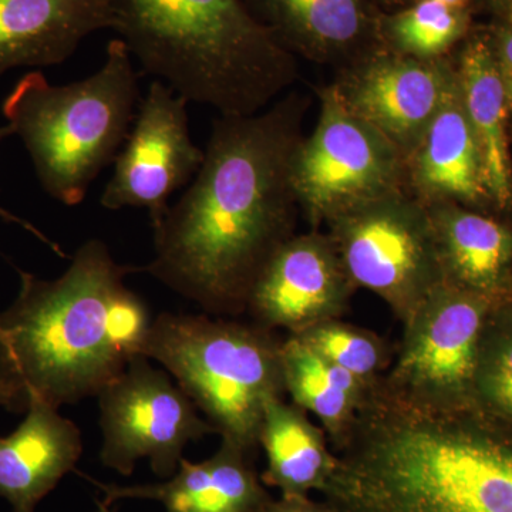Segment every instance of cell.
I'll return each instance as SVG.
<instances>
[{
    "mask_svg": "<svg viewBox=\"0 0 512 512\" xmlns=\"http://www.w3.org/2000/svg\"><path fill=\"white\" fill-rule=\"evenodd\" d=\"M309 100L289 92L252 116H220L190 187L154 228L141 268L211 316L247 311L256 279L295 235L292 163Z\"/></svg>",
    "mask_w": 512,
    "mask_h": 512,
    "instance_id": "obj_1",
    "label": "cell"
},
{
    "mask_svg": "<svg viewBox=\"0 0 512 512\" xmlns=\"http://www.w3.org/2000/svg\"><path fill=\"white\" fill-rule=\"evenodd\" d=\"M332 450V512H512V430L476 406H423L377 379Z\"/></svg>",
    "mask_w": 512,
    "mask_h": 512,
    "instance_id": "obj_2",
    "label": "cell"
},
{
    "mask_svg": "<svg viewBox=\"0 0 512 512\" xmlns=\"http://www.w3.org/2000/svg\"><path fill=\"white\" fill-rule=\"evenodd\" d=\"M136 271L100 239L84 242L55 281L18 271V298L0 312V396L8 412L97 397L143 355L154 319L126 285Z\"/></svg>",
    "mask_w": 512,
    "mask_h": 512,
    "instance_id": "obj_3",
    "label": "cell"
},
{
    "mask_svg": "<svg viewBox=\"0 0 512 512\" xmlns=\"http://www.w3.org/2000/svg\"><path fill=\"white\" fill-rule=\"evenodd\" d=\"M131 57L188 103L252 116L299 79L296 57L242 0H114Z\"/></svg>",
    "mask_w": 512,
    "mask_h": 512,
    "instance_id": "obj_4",
    "label": "cell"
},
{
    "mask_svg": "<svg viewBox=\"0 0 512 512\" xmlns=\"http://www.w3.org/2000/svg\"><path fill=\"white\" fill-rule=\"evenodd\" d=\"M133 57L110 40L92 76L52 86L29 72L3 101V116L22 138L43 190L67 207L82 204L93 181L116 160L140 106Z\"/></svg>",
    "mask_w": 512,
    "mask_h": 512,
    "instance_id": "obj_5",
    "label": "cell"
},
{
    "mask_svg": "<svg viewBox=\"0 0 512 512\" xmlns=\"http://www.w3.org/2000/svg\"><path fill=\"white\" fill-rule=\"evenodd\" d=\"M282 342L254 322L161 313L143 355L174 376L222 440L254 454L266 406L286 394Z\"/></svg>",
    "mask_w": 512,
    "mask_h": 512,
    "instance_id": "obj_6",
    "label": "cell"
},
{
    "mask_svg": "<svg viewBox=\"0 0 512 512\" xmlns=\"http://www.w3.org/2000/svg\"><path fill=\"white\" fill-rule=\"evenodd\" d=\"M326 227L356 288L379 296L402 323L444 284L429 208L407 190L356 205Z\"/></svg>",
    "mask_w": 512,
    "mask_h": 512,
    "instance_id": "obj_7",
    "label": "cell"
},
{
    "mask_svg": "<svg viewBox=\"0 0 512 512\" xmlns=\"http://www.w3.org/2000/svg\"><path fill=\"white\" fill-rule=\"evenodd\" d=\"M319 100L316 126L292 163L296 200L311 229L363 202L407 190L402 151L350 113L332 84L320 90Z\"/></svg>",
    "mask_w": 512,
    "mask_h": 512,
    "instance_id": "obj_8",
    "label": "cell"
},
{
    "mask_svg": "<svg viewBox=\"0 0 512 512\" xmlns=\"http://www.w3.org/2000/svg\"><path fill=\"white\" fill-rule=\"evenodd\" d=\"M497 299L444 282L403 323L390 392L437 409L474 406L473 380L485 320Z\"/></svg>",
    "mask_w": 512,
    "mask_h": 512,
    "instance_id": "obj_9",
    "label": "cell"
},
{
    "mask_svg": "<svg viewBox=\"0 0 512 512\" xmlns=\"http://www.w3.org/2000/svg\"><path fill=\"white\" fill-rule=\"evenodd\" d=\"M97 399L100 460L121 476H130L137 461L148 458L158 477H173L185 446L215 433L184 390L144 355L131 360Z\"/></svg>",
    "mask_w": 512,
    "mask_h": 512,
    "instance_id": "obj_10",
    "label": "cell"
},
{
    "mask_svg": "<svg viewBox=\"0 0 512 512\" xmlns=\"http://www.w3.org/2000/svg\"><path fill=\"white\" fill-rule=\"evenodd\" d=\"M187 106L167 84L150 83L101 195L104 208H141L153 228L160 225L171 195L192 181L204 161L205 151L190 136Z\"/></svg>",
    "mask_w": 512,
    "mask_h": 512,
    "instance_id": "obj_11",
    "label": "cell"
},
{
    "mask_svg": "<svg viewBox=\"0 0 512 512\" xmlns=\"http://www.w3.org/2000/svg\"><path fill=\"white\" fill-rule=\"evenodd\" d=\"M456 76L447 57L421 60L373 46L346 64L332 86L357 119L410 156Z\"/></svg>",
    "mask_w": 512,
    "mask_h": 512,
    "instance_id": "obj_12",
    "label": "cell"
},
{
    "mask_svg": "<svg viewBox=\"0 0 512 512\" xmlns=\"http://www.w3.org/2000/svg\"><path fill=\"white\" fill-rule=\"evenodd\" d=\"M356 291L328 232L311 229L293 235L269 259L245 312L262 328L298 335L342 318Z\"/></svg>",
    "mask_w": 512,
    "mask_h": 512,
    "instance_id": "obj_13",
    "label": "cell"
},
{
    "mask_svg": "<svg viewBox=\"0 0 512 512\" xmlns=\"http://www.w3.org/2000/svg\"><path fill=\"white\" fill-rule=\"evenodd\" d=\"M293 56L348 64L379 45L372 0H242Z\"/></svg>",
    "mask_w": 512,
    "mask_h": 512,
    "instance_id": "obj_14",
    "label": "cell"
},
{
    "mask_svg": "<svg viewBox=\"0 0 512 512\" xmlns=\"http://www.w3.org/2000/svg\"><path fill=\"white\" fill-rule=\"evenodd\" d=\"M252 456L222 440L217 453L202 463L181 458L177 473L164 483L123 487L84 478L103 493L99 501L107 507L136 498L158 501L165 512H261L272 497L256 474Z\"/></svg>",
    "mask_w": 512,
    "mask_h": 512,
    "instance_id": "obj_15",
    "label": "cell"
},
{
    "mask_svg": "<svg viewBox=\"0 0 512 512\" xmlns=\"http://www.w3.org/2000/svg\"><path fill=\"white\" fill-rule=\"evenodd\" d=\"M406 188L424 205L451 202L466 207L490 200L480 148L468 123L457 76L407 157Z\"/></svg>",
    "mask_w": 512,
    "mask_h": 512,
    "instance_id": "obj_16",
    "label": "cell"
},
{
    "mask_svg": "<svg viewBox=\"0 0 512 512\" xmlns=\"http://www.w3.org/2000/svg\"><path fill=\"white\" fill-rule=\"evenodd\" d=\"M113 26L114 0H0V77L63 63L84 37Z\"/></svg>",
    "mask_w": 512,
    "mask_h": 512,
    "instance_id": "obj_17",
    "label": "cell"
},
{
    "mask_svg": "<svg viewBox=\"0 0 512 512\" xmlns=\"http://www.w3.org/2000/svg\"><path fill=\"white\" fill-rule=\"evenodd\" d=\"M82 453L79 427L59 409L33 403L18 429L0 437V495L13 512H35Z\"/></svg>",
    "mask_w": 512,
    "mask_h": 512,
    "instance_id": "obj_18",
    "label": "cell"
},
{
    "mask_svg": "<svg viewBox=\"0 0 512 512\" xmlns=\"http://www.w3.org/2000/svg\"><path fill=\"white\" fill-rule=\"evenodd\" d=\"M427 208L444 282L488 298L510 296L511 229L463 205L443 202Z\"/></svg>",
    "mask_w": 512,
    "mask_h": 512,
    "instance_id": "obj_19",
    "label": "cell"
},
{
    "mask_svg": "<svg viewBox=\"0 0 512 512\" xmlns=\"http://www.w3.org/2000/svg\"><path fill=\"white\" fill-rule=\"evenodd\" d=\"M454 67L468 123L480 148L488 195L498 207H508L512 201L507 140L510 109L490 36L471 37Z\"/></svg>",
    "mask_w": 512,
    "mask_h": 512,
    "instance_id": "obj_20",
    "label": "cell"
},
{
    "mask_svg": "<svg viewBox=\"0 0 512 512\" xmlns=\"http://www.w3.org/2000/svg\"><path fill=\"white\" fill-rule=\"evenodd\" d=\"M259 446L266 456L262 481L279 488L282 495L319 493L335 470L336 456L325 430L285 399L266 406Z\"/></svg>",
    "mask_w": 512,
    "mask_h": 512,
    "instance_id": "obj_21",
    "label": "cell"
},
{
    "mask_svg": "<svg viewBox=\"0 0 512 512\" xmlns=\"http://www.w3.org/2000/svg\"><path fill=\"white\" fill-rule=\"evenodd\" d=\"M286 394L292 403L319 421L335 448L355 423L372 384L323 359L296 336L282 342Z\"/></svg>",
    "mask_w": 512,
    "mask_h": 512,
    "instance_id": "obj_22",
    "label": "cell"
},
{
    "mask_svg": "<svg viewBox=\"0 0 512 512\" xmlns=\"http://www.w3.org/2000/svg\"><path fill=\"white\" fill-rule=\"evenodd\" d=\"M467 28L466 9L436 0H416L406 8L380 15L379 43L416 59H444Z\"/></svg>",
    "mask_w": 512,
    "mask_h": 512,
    "instance_id": "obj_23",
    "label": "cell"
},
{
    "mask_svg": "<svg viewBox=\"0 0 512 512\" xmlns=\"http://www.w3.org/2000/svg\"><path fill=\"white\" fill-rule=\"evenodd\" d=\"M473 403L512 430V296L497 299L481 333Z\"/></svg>",
    "mask_w": 512,
    "mask_h": 512,
    "instance_id": "obj_24",
    "label": "cell"
},
{
    "mask_svg": "<svg viewBox=\"0 0 512 512\" xmlns=\"http://www.w3.org/2000/svg\"><path fill=\"white\" fill-rule=\"evenodd\" d=\"M293 336L305 342L323 359L342 367L369 386L382 377L389 366L387 346L380 336L340 319L319 323Z\"/></svg>",
    "mask_w": 512,
    "mask_h": 512,
    "instance_id": "obj_25",
    "label": "cell"
},
{
    "mask_svg": "<svg viewBox=\"0 0 512 512\" xmlns=\"http://www.w3.org/2000/svg\"><path fill=\"white\" fill-rule=\"evenodd\" d=\"M488 36L503 80L508 109L512 113V19H504L493 35Z\"/></svg>",
    "mask_w": 512,
    "mask_h": 512,
    "instance_id": "obj_26",
    "label": "cell"
},
{
    "mask_svg": "<svg viewBox=\"0 0 512 512\" xmlns=\"http://www.w3.org/2000/svg\"><path fill=\"white\" fill-rule=\"evenodd\" d=\"M261 512H332L322 501L312 500L309 495H281L279 500L266 503Z\"/></svg>",
    "mask_w": 512,
    "mask_h": 512,
    "instance_id": "obj_27",
    "label": "cell"
},
{
    "mask_svg": "<svg viewBox=\"0 0 512 512\" xmlns=\"http://www.w3.org/2000/svg\"><path fill=\"white\" fill-rule=\"evenodd\" d=\"M0 218H3V220L5 221L16 222V224H20L22 225V227L29 229V231L33 232V234H35L36 237H39L40 239H42V241H45L50 248H53V251H56V254L64 256L63 252L60 251L59 245L55 244V242L49 241V239H47L46 237H43V235L40 234V232L37 231L36 228H33L32 225L28 224V222L20 220V218L15 217V215L9 214V212L3 210V208H0Z\"/></svg>",
    "mask_w": 512,
    "mask_h": 512,
    "instance_id": "obj_28",
    "label": "cell"
},
{
    "mask_svg": "<svg viewBox=\"0 0 512 512\" xmlns=\"http://www.w3.org/2000/svg\"><path fill=\"white\" fill-rule=\"evenodd\" d=\"M377 8H384L390 10V12H396V10L406 8V6L412 5L416 0H372Z\"/></svg>",
    "mask_w": 512,
    "mask_h": 512,
    "instance_id": "obj_29",
    "label": "cell"
},
{
    "mask_svg": "<svg viewBox=\"0 0 512 512\" xmlns=\"http://www.w3.org/2000/svg\"><path fill=\"white\" fill-rule=\"evenodd\" d=\"M504 13V19H512V0H493Z\"/></svg>",
    "mask_w": 512,
    "mask_h": 512,
    "instance_id": "obj_30",
    "label": "cell"
},
{
    "mask_svg": "<svg viewBox=\"0 0 512 512\" xmlns=\"http://www.w3.org/2000/svg\"><path fill=\"white\" fill-rule=\"evenodd\" d=\"M436 2L451 6V8L464 9L470 0H436Z\"/></svg>",
    "mask_w": 512,
    "mask_h": 512,
    "instance_id": "obj_31",
    "label": "cell"
},
{
    "mask_svg": "<svg viewBox=\"0 0 512 512\" xmlns=\"http://www.w3.org/2000/svg\"><path fill=\"white\" fill-rule=\"evenodd\" d=\"M15 136V130L12 127H0V141L5 140L6 137Z\"/></svg>",
    "mask_w": 512,
    "mask_h": 512,
    "instance_id": "obj_32",
    "label": "cell"
},
{
    "mask_svg": "<svg viewBox=\"0 0 512 512\" xmlns=\"http://www.w3.org/2000/svg\"><path fill=\"white\" fill-rule=\"evenodd\" d=\"M96 504H97V510H99V512H116V511L111 510L110 507H107V505L101 504L99 500L96 501Z\"/></svg>",
    "mask_w": 512,
    "mask_h": 512,
    "instance_id": "obj_33",
    "label": "cell"
},
{
    "mask_svg": "<svg viewBox=\"0 0 512 512\" xmlns=\"http://www.w3.org/2000/svg\"><path fill=\"white\" fill-rule=\"evenodd\" d=\"M0 407H3V397L0 396Z\"/></svg>",
    "mask_w": 512,
    "mask_h": 512,
    "instance_id": "obj_34",
    "label": "cell"
}]
</instances>
